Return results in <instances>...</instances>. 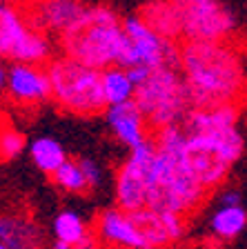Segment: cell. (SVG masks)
<instances>
[{
  "label": "cell",
  "mask_w": 247,
  "mask_h": 249,
  "mask_svg": "<svg viewBox=\"0 0 247 249\" xmlns=\"http://www.w3.org/2000/svg\"><path fill=\"white\" fill-rule=\"evenodd\" d=\"M241 192L238 189H225L221 194V205H241Z\"/></svg>",
  "instance_id": "cell-28"
},
{
  "label": "cell",
  "mask_w": 247,
  "mask_h": 249,
  "mask_svg": "<svg viewBox=\"0 0 247 249\" xmlns=\"http://www.w3.org/2000/svg\"><path fill=\"white\" fill-rule=\"evenodd\" d=\"M7 69L5 62H2V58H0V89H5V83H7Z\"/></svg>",
  "instance_id": "cell-30"
},
{
  "label": "cell",
  "mask_w": 247,
  "mask_h": 249,
  "mask_svg": "<svg viewBox=\"0 0 247 249\" xmlns=\"http://www.w3.org/2000/svg\"><path fill=\"white\" fill-rule=\"evenodd\" d=\"M138 14L154 31L174 40L180 38V18L171 0H147Z\"/></svg>",
  "instance_id": "cell-18"
},
{
  "label": "cell",
  "mask_w": 247,
  "mask_h": 249,
  "mask_svg": "<svg viewBox=\"0 0 247 249\" xmlns=\"http://www.w3.org/2000/svg\"><path fill=\"white\" fill-rule=\"evenodd\" d=\"M125 31L129 36V60L127 67L145 65L150 69L178 67L180 69V45L174 38H167L154 31L143 20L140 14L123 18Z\"/></svg>",
  "instance_id": "cell-8"
},
{
  "label": "cell",
  "mask_w": 247,
  "mask_h": 249,
  "mask_svg": "<svg viewBox=\"0 0 247 249\" xmlns=\"http://www.w3.org/2000/svg\"><path fill=\"white\" fill-rule=\"evenodd\" d=\"M127 71H129V78L134 80V85L138 87L140 83H145V78L150 76L152 69H150V67H145V65H134V67H127Z\"/></svg>",
  "instance_id": "cell-27"
},
{
  "label": "cell",
  "mask_w": 247,
  "mask_h": 249,
  "mask_svg": "<svg viewBox=\"0 0 247 249\" xmlns=\"http://www.w3.org/2000/svg\"><path fill=\"white\" fill-rule=\"evenodd\" d=\"M243 151L245 138L238 124L216 131H187V160L209 192L227 180Z\"/></svg>",
  "instance_id": "cell-5"
},
{
  "label": "cell",
  "mask_w": 247,
  "mask_h": 249,
  "mask_svg": "<svg viewBox=\"0 0 247 249\" xmlns=\"http://www.w3.org/2000/svg\"><path fill=\"white\" fill-rule=\"evenodd\" d=\"M31 25L27 20L25 5H18L14 0L9 5L0 7V58L14 60L16 49L20 47Z\"/></svg>",
  "instance_id": "cell-15"
},
{
  "label": "cell",
  "mask_w": 247,
  "mask_h": 249,
  "mask_svg": "<svg viewBox=\"0 0 247 249\" xmlns=\"http://www.w3.org/2000/svg\"><path fill=\"white\" fill-rule=\"evenodd\" d=\"M105 120H107V127L112 131V136L118 140L120 145L127 147V149H134V147L150 140L147 129H152V127L147 123V118H145L143 109L138 107V103L134 98L125 100V103L107 105Z\"/></svg>",
  "instance_id": "cell-14"
},
{
  "label": "cell",
  "mask_w": 247,
  "mask_h": 249,
  "mask_svg": "<svg viewBox=\"0 0 247 249\" xmlns=\"http://www.w3.org/2000/svg\"><path fill=\"white\" fill-rule=\"evenodd\" d=\"M9 2H14V0H0V7H5V5H9Z\"/></svg>",
  "instance_id": "cell-31"
},
{
  "label": "cell",
  "mask_w": 247,
  "mask_h": 249,
  "mask_svg": "<svg viewBox=\"0 0 247 249\" xmlns=\"http://www.w3.org/2000/svg\"><path fill=\"white\" fill-rule=\"evenodd\" d=\"M247 227V209L243 205H221L211 213L209 229L214 238L218 240H234L238 238Z\"/></svg>",
  "instance_id": "cell-19"
},
{
  "label": "cell",
  "mask_w": 247,
  "mask_h": 249,
  "mask_svg": "<svg viewBox=\"0 0 247 249\" xmlns=\"http://www.w3.org/2000/svg\"><path fill=\"white\" fill-rule=\"evenodd\" d=\"M22 2L29 25L56 36H62L69 27L76 25L87 9L82 0H22Z\"/></svg>",
  "instance_id": "cell-12"
},
{
  "label": "cell",
  "mask_w": 247,
  "mask_h": 249,
  "mask_svg": "<svg viewBox=\"0 0 247 249\" xmlns=\"http://www.w3.org/2000/svg\"><path fill=\"white\" fill-rule=\"evenodd\" d=\"M52 83V103L76 116H98L107 109L103 71L62 53L47 62Z\"/></svg>",
  "instance_id": "cell-4"
},
{
  "label": "cell",
  "mask_w": 247,
  "mask_h": 249,
  "mask_svg": "<svg viewBox=\"0 0 247 249\" xmlns=\"http://www.w3.org/2000/svg\"><path fill=\"white\" fill-rule=\"evenodd\" d=\"M180 18L183 40L227 42L236 34L238 20L223 0H171Z\"/></svg>",
  "instance_id": "cell-7"
},
{
  "label": "cell",
  "mask_w": 247,
  "mask_h": 249,
  "mask_svg": "<svg viewBox=\"0 0 247 249\" xmlns=\"http://www.w3.org/2000/svg\"><path fill=\"white\" fill-rule=\"evenodd\" d=\"M27 140L14 127H0V160H14L25 151Z\"/></svg>",
  "instance_id": "cell-25"
},
{
  "label": "cell",
  "mask_w": 247,
  "mask_h": 249,
  "mask_svg": "<svg viewBox=\"0 0 247 249\" xmlns=\"http://www.w3.org/2000/svg\"><path fill=\"white\" fill-rule=\"evenodd\" d=\"M5 91L16 105L36 107L52 100V83L47 65H31V62H11L7 69Z\"/></svg>",
  "instance_id": "cell-10"
},
{
  "label": "cell",
  "mask_w": 247,
  "mask_h": 249,
  "mask_svg": "<svg viewBox=\"0 0 247 249\" xmlns=\"http://www.w3.org/2000/svg\"><path fill=\"white\" fill-rule=\"evenodd\" d=\"M0 249H9V247H7V245L2 243V240H0Z\"/></svg>",
  "instance_id": "cell-32"
},
{
  "label": "cell",
  "mask_w": 247,
  "mask_h": 249,
  "mask_svg": "<svg viewBox=\"0 0 247 249\" xmlns=\"http://www.w3.org/2000/svg\"><path fill=\"white\" fill-rule=\"evenodd\" d=\"M129 213L134 218L136 227L143 231L147 243L152 245V249L171 247L178 240H183V236L187 231L185 216H180L176 212H160V209H152V207H140Z\"/></svg>",
  "instance_id": "cell-13"
},
{
  "label": "cell",
  "mask_w": 247,
  "mask_h": 249,
  "mask_svg": "<svg viewBox=\"0 0 247 249\" xmlns=\"http://www.w3.org/2000/svg\"><path fill=\"white\" fill-rule=\"evenodd\" d=\"M58 40L65 56L76 58L89 67H127L129 36L125 31L123 18L112 7H87L80 20L69 27L62 36H58Z\"/></svg>",
  "instance_id": "cell-3"
},
{
  "label": "cell",
  "mask_w": 247,
  "mask_h": 249,
  "mask_svg": "<svg viewBox=\"0 0 247 249\" xmlns=\"http://www.w3.org/2000/svg\"><path fill=\"white\" fill-rule=\"evenodd\" d=\"M134 100L143 109L152 129L185 123L187 114L191 111L190 91L178 67L152 69L145 83L136 87Z\"/></svg>",
  "instance_id": "cell-6"
},
{
  "label": "cell",
  "mask_w": 247,
  "mask_h": 249,
  "mask_svg": "<svg viewBox=\"0 0 247 249\" xmlns=\"http://www.w3.org/2000/svg\"><path fill=\"white\" fill-rule=\"evenodd\" d=\"M54 58V45L49 40V34L42 29L31 27L27 36L22 38L20 47L16 49L11 62H31V65H47Z\"/></svg>",
  "instance_id": "cell-20"
},
{
  "label": "cell",
  "mask_w": 247,
  "mask_h": 249,
  "mask_svg": "<svg viewBox=\"0 0 247 249\" xmlns=\"http://www.w3.org/2000/svg\"><path fill=\"white\" fill-rule=\"evenodd\" d=\"M78 162H80L82 171H85V176H87V182L92 189H96L98 185H100V180H103V171H100V165H98L96 160H92V158H78Z\"/></svg>",
  "instance_id": "cell-26"
},
{
  "label": "cell",
  "mask_w": 247,
  "mask_h": 249,
  "mask_svg": "<svg viewBox=\"0 0 247 249\" xmlns=\"http://www.w3.org/2000/svg\"><path fill=\"white\" fill-rule=\"evenodd\" d=\"M52 249H54V247H52Z\"/></svg>",
  "instance_id": "cell-33"
},
{
  "label": "cell",
  "mask_w": 247,
  "mask_h": 249,
  "mask_svg": "<svg viewBox=\"0 0 247 249\" xmlns=\"http://www.w3.org/2000/svg\"><path fill=\"white\" fill-rule=\"evenodd\" d=\"M92 229L85 223V218L74 209H62L56 218H54V238L60 243H67L69 247H76L87 238Z\"/></svg>",
  "instance_id": "cell-23"
},
{
  "label": "cell",
  "mask_w": 247,
  "mask_h": 249,
  "mask_svg": "<svg viewBox=\"0 0 247 249\" xmlns=\"http://www.w3.org/2000/svg\"><path fill=\"white\" fill-rule=\"evenodd\" d=\"M0 240L9 249H40L42 233L25 216H0Z\"/></svg>",
  "instance_id": "cell-17"
},
{
  "label": "cell",
  "mask_w": 247,
  "mask_h": 249,
  "mask_svg": "<svg viewBox=\"0 0 247 249\" xmlns=\"http://www.w3.org/2000/svg\"><path fill=\"white\" fill-rule=\"evenodd\" d=\"M74 249H107V247H105V245L100 243V240H98V236H96V233L92 231V233H89V236H87V238L82 240L80 245H76V247H74Z\"/></svg>",
  "instance_id": "cell-29"
},
{
  "label": "cell",
  "mask_w": 247,
  "mask_h": 249,
  "mask_svg": "<svg viewBox=\"0 0 247 249\" xmlns=\"http://www.w3.org/2000/svg\"><path fill=\"white\" fill-rule=\"evenodd\" d=\"M54 185L65 194H87L92 192V187L87 182V176H85V171H82L80 162L78 160H67L62 162L56 171H54Z\"/></svg>",
  "instance_id": "cell-24"
},
{
  "label": "cell",
  "mask_w": 247,
  "mask_h": 249,
  "mask_svg": "<svg viewBox=\"0 0 247 249\" xmlns=\"http://www.w3.org/2000/svg\"><path fill=\"white\" fill-rule=\"evenodd\" d=\"M156 160V142L150 138L129 149V156L116 171V205L127 212L147 207V189Z\"/></svg>",
  "instance_id": "cell-9"
},
{
  "label": "cell",
  "mask_w": 247,
  "mask_h": 249,
  "mask_svg": "<svg viewBox=\"0 0 247 249\" xmlns=\"http://www.w3.org/2000/svg\"><path fill=\"white\" fill-rule=\"evenodd\" d=\"M103 71V89H105V98L107 105H116V103H125L132 100L136 93V85L129 78L127 67L120 65H109V67L100 69Z\"/></svg>",
  "instance_id": "cell-22"
},
{
  "label": "cell",
  "mask_w": 247,
  "mask_h": 249,
  "mask_svg": "<svg viewBox=\"0 0 247 249\" xmlns=\"http://www.w3.org/2000/svg\"><path fill=\"white\" fill-rule=\"evenodd\" d=\"M29 156L34 165L47 174V176H54V171L67 160V151L62 147V142H58L52 136H40V138L31 140L29 145Z\"/></svg>",
  "instance_id": "cell-21"
},
{
  "label": "cell",
  "mask_w": 247,
  "mask_h": 249,
  "mask_svg": "<svg viewBox=\"0 0 247 249\" xmlns=\"http://www.w3.org/2000/svg\"><path fill=\"white\" fill-rule=\"evenodd\" d=\"M94 233L107 249H152L143 231L136 227L132 213L118 205L98 213Z\"/></svg>",
  "instance_id": "cell-11"
},
{
  "label": "cell",
  "mask_w": 247,
  "mask_h": 249,
  "mask_svg": "<svg viewBox=\"0 0 247 249\" xmlns=\"http://www.w3.org/2000/svg\"><path fill=\"white\" fill-rule=\"evenodd\" d=\"M238 111H241V103H223L214 105V107H191L183 127L187 131H216L225 129V127H234V124H238Z\"/></svg>",
  "instance_id": "cell-16"
},
{
  "label": "cell",
  "mask_w": 247,
  "mask_h": 249,
  "mask_svg": "<svg viewBox=\"0 0 247 249\" xmlns=\"http://www.w3.org/2000/svg\"><path fill=\"white\" fill-rule=\"evenodd\" d=\"M180 73L185 78L191 107L241 103L245 96V69L229 42L183 40Z\"/></svg>",
  "instance_id": "cell-1"
},
{
  "label": "cell",
  "mask_w": 247,
  "mask_h": 249,
  "mask_svg": "<svg viewBox=\"0 0 247 249\" xmlns=\"http://www.w3.org/2000/svg\"><path fill=\"white\" fill-rule=\"evenodd\" d=\"M156 160L147 189V207L190 216L205 202L207 189L187 160V131L183 123L156 129Z\"/></svg>",
  "instance_id": "cell-2"
}]
</instances>
